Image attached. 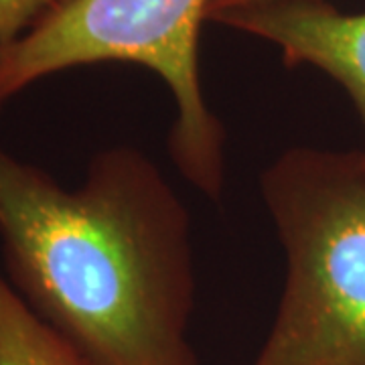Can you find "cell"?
Listing matches in <instances>:
<instances>
[{
  "label": "cell",
  "mask_w": 365,
  "mask_h": 365,
  "mask_svg": "<svg viewBox=\"0 0 365 365\" xmlns=\"http://www.w3.org/2000/svg\"><path fill=\"white\" fill-rule=\"evenodd\" d=\"M213 21L276 45L288 67L325 71L349 93L365 130V13H341L327 0H282Z\"/></svg>",
  "instance_id": "obj_4"
},
{
  "label": "cell",
  "mask_w": 365,
  "mask_h": 365,
  "mask_svg": "<svg viewBox=\"0 0 365 365\" xmlns=\"http://www.w3.org/2000/svg\"><path fill=\"white\" fill-rule=\"evenodd\" d=\"M260 191L287 282L252 365H365V153L292 146Z\"/></svg>",
  "instance_id": "obj_2"
},
{
  "label": "cell",
  "mask_w": 365,
  "mask_h": 365,
  "mask_svg": "<svg viewBox=\"0 0 365 365\" xmlns=\"http://www.w3.org/2000/svg\"><path fill=\"white\" fill-rule=\"evenodd\" d=\"M209 0H63L25 35L0 47V110L57 71L134 63L169 88L177 116L169 150L182 177L209 199L225 179V130L205 102L199 29Z\"/></svg>",
  "instance_id": "obj_3"
},
{
  "label": "cell",
  "mask_w": 365,
  "mask_h": 365,
  "mask_svg": "<svg viewBox=\"0 0 365 365\" xmlns=\"http://www.w3.org/2000/svg\"><path fill=\"white\" fill-rule=\"evenodd\" d=\"M11 287L91 365H199L191 220L143 150L112 146L66 189L0 146Z\"/></svg>",
  "instance_id": "obj_1"
},
{
  "label": "cell",
  "mask_w": 365,
  "mask_h": 365,
  "mask_svg": "<svg viewBox=\"0 0 365 365\" xmlns=\"http://www.w3.org/2000/svg\"><path fill=\"white\" fill-rule=\"evenodd\" d=\"M59 2H63V0H59Z\"/></svg>",
  "instance_id": "obj_8"
},
{
  "label": "cell",
  "mask_w": 365,
  "mask_h": 365,
  "mask_svg": "<svg viewBox=\"0 0 365 365\" xmlns=\"http://www.w3.org/2000/svg\"><path fill=\"white\" fill-rule=\"evenodd\" d=\"M0 365H91L0 272Z\"/></svg>",
  "instance_id": "obj_5"
},
{
  "label": "cell",
  "mask_w": 365,
  "mask_h": 365,
  "mask_svg": "<svg viewBox=\"0 0 365 365\" xmlns=\"http://www.w3.org/2000/svg\"><path fill=\"white\" fill-rule=\"evenodd\" d=\"M266 2H282V0H209L205 19H207V21H213L215 16L227 13V11L246 9V6H256V4H266Z\"/></svg>",
  "instance_id": "obj_7"
},
{
  "label": "cell",
  "mask_w": 365,
  "mask_h": 365,
  "mask_svg": "<svg viewBox=\"0 0 365 365\" xmlns=\"http://www.w3.org/2000/svg\"><path fill=\"white\" fill-rule=\"evenodd\" d=\"M57 4L59 0H0V47L25 35Z\"/></svg>",
  "instance_id": "obj_6"
}]
</instances>
